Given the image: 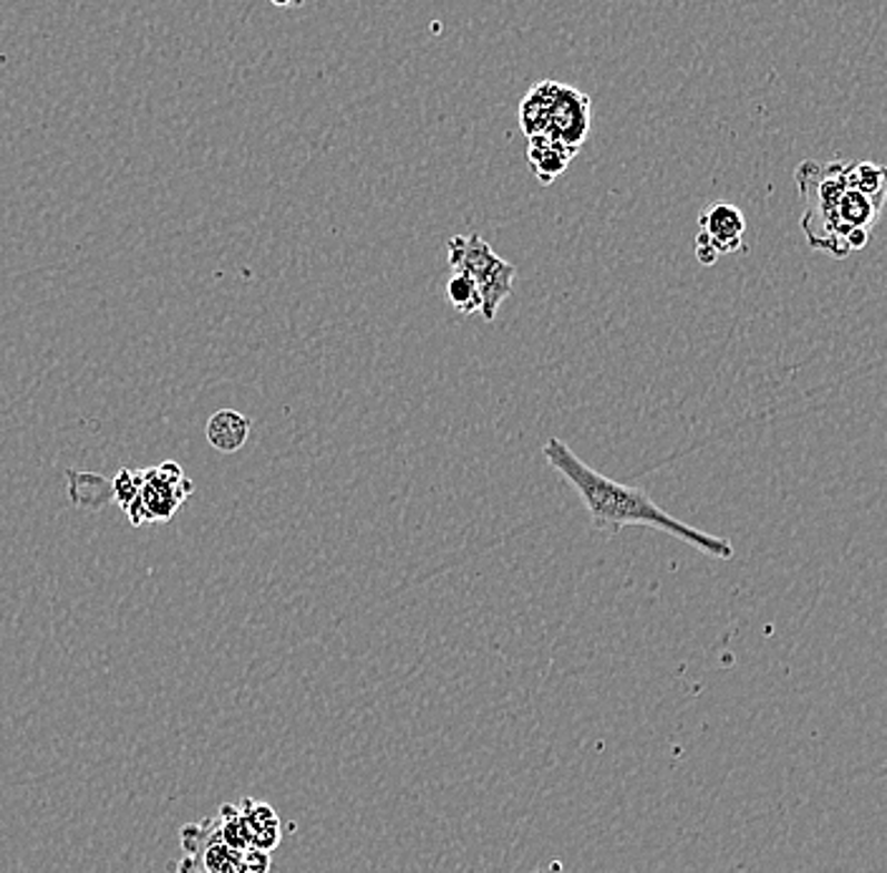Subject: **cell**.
Instances as JSON below:
<instances>
[{
    "label": "cell",
    "instance_id": "6da1fadb",
    "mask_svg": "<svg viewBox=\"0 0 887 873\" xmlns=\"http://www.w3.org/2000/svg\"><path fill=\"white\" fill-rule=\"evenodd\" d=\"M542 454L575 488L588 510L590 523H593L600 536H605V540L615 538L628 526H645L663 530V533L679 538L683 543L699 548L701 553L719 558V561H731L733 558V548L727 538L709 536L703 530L681 523L679 518H673L663 508H658L648 492L620 485V482L590 468V464L580 460L558 436H550L545 448H542Z\"/></svg>",
    "mask_w": 887,
    "mask_h": 873
},
{
    "label": "cell",
    "instance_id": "7a4b0ae2",
    "mask_svg": "<svg viewBox=\"0 0 887 873\" xmlns=\"http://www.w3.org/2000/svg\"><path fill=\"white\" fill-rule=\"evenodd\" d=\"M845 159L829 165L802 163L797 167L799 195L805 200L802 230L812 248L825 251L832 258H847L863 251L873 241V230L880 220L883 205L857 193L847 183Z\"/></svg>",
    "mask_w": 887,
    "mask_h": 873
},
{
    "label": "cell",
    "instance_id": "3957f363",
    "mask_svg": "<svg viewBox=\"0 0 887 873\" xmlns=\"http://www.w3.org/2000/svg\"><path fill=\"white\" fill-rule=\"evenodd\" d=\"M450 251V268L452 273H466L476 283L482 296V313L486 321H494L504 301L510 298L518 268L497 253L482 235H454L446 241Z\"/></svg>",
    "mask_w": 887,
    "mask_h": 873
},
{
    "label": "cell",
    "instance_id": "277c9868",
    "mask_svg": "<svg viewBox=\"0 0 887 873\" xmlns=\"http://www.w3.org/2000/svg\"><path fill=\"white\" fill-rule=\"evenodd\" d=\"M540 104H542V135L560 141L562 147L570 151H580L585 145L590 131V97L583 91L565 87L560 81H540L538 87Z\"/></svg>",
    "mask_w": 887,
    "mask_h": 873
},
{
    "label": "cell",
    "instance_id": "5b68a950",
    "mask_svg": "<svg viewBox=\"0 0 887 873\" xmlns=\"http://www.w3.org/2000/svg\"><path fill=\"white\" fill-rule=\"evenodd\" d=\"M193 490L195 485L175 462L145 470L137 498L127 506L131 523L141 526L145 520H169Z\"/></svg>",
    "mask_w": 887,
    "mask_h": 873
},
{
    "label": "cell",
    "instance_id": "8992f818",
    "mask_svg": "<svg viewBox=\"0 0 887 873\" xmlns=\"http://www.w3.org/2000/svg\"><path fill=\"white\" fill-rule=\"evenodd\" d=\"M185 861L179 873H245V853L227 846L219 836L217 818L193 823L183 831Z\"/></svg>",
    "mask_w": 887,
    "mask_h": 873
},
{
    "label": "cell",
    "instance_id": "52a82bcc",
    "mask_svg": "<svg viewBox=\"0 0 887 873\" xmlns=\"http://www.w3.org/2000/svg\"><path fill=\"white\" fill-rule=\"evenodd\" d=\"M699 243H706L717 255L747 251V217L737 205L717 203L699 215Z\"/></svg>",
    "mask_w": 887,
    "mask_h": 873
},
{
    "label": "cell",
    "instance_id": "ba28073f",
    "mask_svg": "<svg viewBox=\"0 0 887 873\" xmlns=\"http://www.w3.org/2000/svg\"><path fill=\"white\" fill-rule=\"evenodd\" d=\"M572 157H575V151L562 147L560 141H555L548 135L528 137L530 167L535 169V175L542 185H550L552 179L565 173L568 165L572 163Z\"/></svg>",
    "mask_w": 887,
    "mask_h": 873
},
{
    "label": "cell",
    "instance_id": "9c48e42d",
    "mask_svg": "<svg viewBox=\"0 0 887 873\" xmlns=\"http://www.w3.org/2000/svg\"><path fill=\"white\" fill-rule=\"evenodd\" d=\"M250 426L253 424L245 414L235 410H219L207 422V442L225 454L240 452L247 436H250Z\"/></svg>",
    "mask_w": 887,
    "mask_h": 873
},
{
    "label": "cell",
    "instance_id": "30bf717a",
    "mask_svg": "<svg viewBox=\"0 0 887 873\" xmlns=\"http://www.w3.org/2000/svg\"><path fill=\"white\" fill-rule=\"evenodd\" d=\"M243 818L247 831H250L253 849L270 853L273 849H278L280 843V818L270 805L255 803V801H243L240 803Z\"/></svg>",
    "mask_w": 887,
    "mask_h": 873
},
{
    "label": "cell",
    "instance_id": "8fae6325",
    "mask_svg": "<svg viewBox=\"0 0 887 873\" xmlns=\"http://www.w3.org/2000/svg\"><path fill=\"white\" fill-rule=\"evenodd\" d=\"M885 169L875 163H850L847 165V183L857 193L870 197L877 205L885 203Z\"/></svg>",
    "mask_w": 887,
    "mask_h": 873
},
{
    "label": "cell",
    "instance_id": "7c38bea8",
    "mask_svg": "<svg viewBox=\"0 0 887 873\" xmlns=\"http://www.w3.org/2000/svg\"><path fill=\"white\" fill-rule=\"evenodd\" d=\"M446 296H450L452 306L462 316H472V313L482 311V296L476 283L466 273H452L450 283H446Z\"/></svg>",
    "mask_w": 887,
    "mask_h": 873
},
{
    "label": "cell",
    "instance_id": "4fadbf2b",
    "mask_svg": "<svg viewBox=\"0 0 887 873\" xmlns=\"http://www.w3.org/2000/svg\"><path fill=\"white\" fill-rule=\"evenodd\" d=\"M141 485V472H129V470H121L119 478H114V496H117L119 506L127 510V506L131 500L137 498Z\"/></svg>",
    "mask_w": 887,
    "mask_h": 873
}]
</instances>
